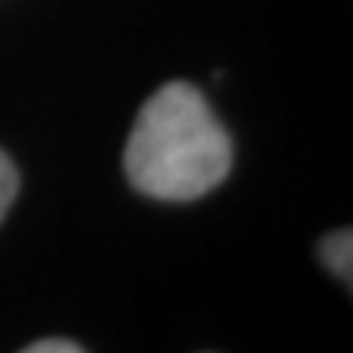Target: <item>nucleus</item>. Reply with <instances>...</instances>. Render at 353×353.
Returning <instances> with one entry per match:
<instances>
[{
  "label": "nucleus",
  "mask_w": 353,
  "mask_h": 353,
  "mask_svg": "<svg viewBox=\"0 0 353 353\" xmlns=\"http://www.w3.org/2000/svg\"><path fill=\"white\" fill-rule=\"evenodd\" d=\"M321 259L330 271L341 277L345 283H350L353 277V233L350 230H336V233H330L321 245Z\"/></svg>",
  "instance_id": "f03ea898"
},
{
  "label": "nucleus",
  "mask_w": 353,
  "mask_h": 353,
  "mask_svg": "<svg viewBox=\"0 0 353 353\" xmlns=\"http://www.w3.org/2000/svg\"><path fill=\"white\" fill-rule=\"evenodd\" d=\"M80 350H85V347L71 339H41V341H32V345L24 347V353H80Z\"/></svg>",
  "instance_id": "20e7f679"
},
{
  "label": "nucleus",
  "mask_w": 353,
  "mask_h": 353,
  "mask_svg": "<svg viewBox=\"0 0 353 353\" xmlns=\"http://www.w3.org/2000/svg\"><path fill=\"white\" fill-rule=\"evenodd\" d=\"M233 165L224 124L192 83L171 80L141 106L124 150L132 189L157 201H197Z\"/></svg>",
  "instance_id": "f257e3e1"
},
{
  "label": "nucleus",
  "mask_w": 353,
  "mask_h": 353,
  "mask_svg": "<svg viewBox=\"0 0 353 353\" xmlns=\"http://www.w3.org/2000/svg\"><path fill=\"white\" fill-rule=\"evenodd\" d=\"M15 194H18V171H15L12 159L0 150V221H3V215L9 212Z\"/></svg>",
  "instance_id": "7ed1b4c3"
}]
</instances>
